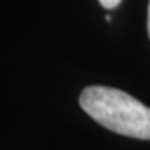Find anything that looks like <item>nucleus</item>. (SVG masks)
<instances>
[{
  "label": "nucleus",
  "mask_w": 150,
  "mask_h": 150,
  "mask_svg": "<svg viewBox=\"0 0 150 150\" xmlns=\"http://www.w3.org/2000/svg\"><path fill=\"white\" fill-rule=\"evenodd\" d=\"M80 106L98 124L130 138L150 139V107L132 95L106 86H89L80 95Z\"/></svg>",
  "instance_id": "f257e3e1"
},
{
  "label": "nucleus",
  "mask_w": 150,
  "mask_h": 150,
  "mask_svg": "<svg viewBox=\"0 0 150 150\" xmlns=\"http://www.w3.org/2000/svg\"><path fill=\"white\" fill-rule=\"evenodd\" d=\"M147 29H149V37H150V2H149V18H147Z\"/></svg>",
  "instance_id": "7ed1b4c3"
},
{
  "label": "nucleus",
  "mask_w": 150,
  "mask_h": 150,
  "mask_svg": "<svg viewBox=\"0 0 150 150\" xmlns=\"http://www.w3.org/2000/svg\"><path fill=\"white\" fill-rule=\"evenodd\" d=\"M98 2H100L101 6H104V8L113 9V8H117V6L121 3V0H98Z\"/></svg>",
  "instance_id": "f03ea898"
}]
</instances>
